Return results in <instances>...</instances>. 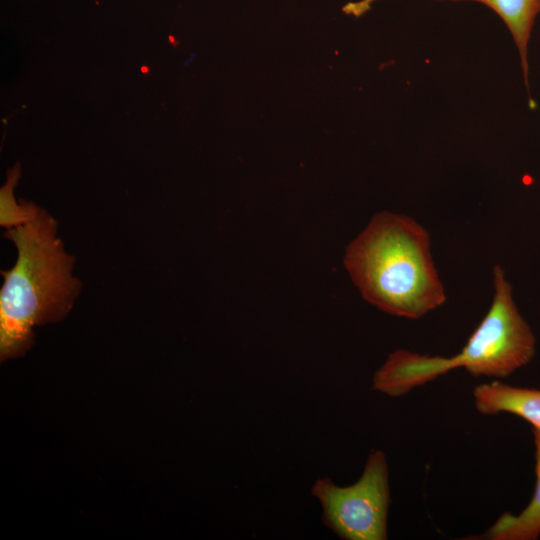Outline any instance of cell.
Wrapping results in <instances>:
<instances>
[{"label": "cell", "instance_id": "obj_5", "mask_svg": "<svg viewBox=\"0 0 540 540\" xmlns=\"http://www.w3.org/2000/svg\"><path fill=\"white\" fill-rule=\"evenodd\" d=\"M472 394L479 413H510L540 429V390L494 381L476 386Z\"/></svg>", "mask_w": 540, "mask_h": 540}, {"label": "cell", "instance_id": "obj_7", "mask_svg": "<svg viewBox=\"0 0 540 540\" xmlns=\"http://www.w3.org/2000/svg\"><path fill=\"white\" fill-rule=\"evenodd\" d=\"M475 1L491 8L504 21L518 48L523 77L528 84V43L535 18L540 13V0H439Z\"/></svg>", "mask_w": 540, "mask_h": 540}, {"label": "cell", "instance_id": "obj_3", "mask_svg": "<svg viewBox=\"0 0 540 540\" xmlns=\"http://www.w3.org/2000/svg\"><path fill=\"white\" fill-rule=\"evenodd\" d=\"M493 284L490 308L459 353L442 357L395 350L375 372L373 390L399 397L457 368L473 377L501 379L527 365L535 355L536 339L499 265L494 266Z\"/></svg>", "mask_w": 540, "mask_h": 540}, {"label": "cell", "instance_id": "obj_8", "mask_svg": "<svg viewBox=\"0 0 540 540\" xmlns=\"http://www.w3.org/2000/svg\"><path fill=\"white\" fill-rule=\"evenodd\" d=\"M20 177V167L16 165L9 170L6 183L0 190V224L8 228L25 224L31 218L33 203L23 201L18 205L13 190Z\"/></svg>", "mask_w": 540, "mask_h": 540}, {"label": "cell", "instance_id": "obj_4", "mask_svg": "<svg viewBox=\"0 0 540 540\" xmlns=\"http://www.w3.org/2000/svg\"><path fill=\"white\" fill-rule=\"evenodd\" d=\"M311 494L322 506L323 524L341 539H387L390 488L383 451H371L361 477L354 484L339 487L327 477L318 478Z\"/></svg>", "mask_w": 540, "mask_h": 540}, {"label": "cell", "instance_id": "obj_1", "mask_svg": "<svg viewBox=\"0 0 540 540\" xmlns=\"http://www.w3.org/2000/svg\"><path fill=\"white\" fill-rule=\"evenodd\" d=\"M344 266L362 297L388 314L418 319L446 301L430 236L409 216L375 214L348 245Z\"/></svg>", "mask_w": 540, "mask_h": 540}, {"label": "cell", "instance_id": "obj_6", "mask_svg": "<svg viewBox=\"0 0 540 540\" xmlns=\"http://www.w3.org/2000/svg\"><path fill=\"white\" fill-rule=\"evenodd\" d=\"M536 483L531 501L519 514L504 512L478 536L465 539L537 540L540 537V429L533 428Z\"/></svg>", "mask_w": 540, "mask_h": 540}, {"label": "cell", "instance_id": "obj_2", "mask_svg": "<svg viewBox=\"0 0 540 540\" xmlns=\"http://www.w3.org/2000/svg\"><path fill=\"white\" fill-rule=\"evenodd\" d=\"M56 234L57 221L35 204L28 222L3 234L18 255L15 265L1 272V362L22 356L33 343V327L62 320L78 296L74 258Z\"/></svg>", "mask_w": 540, "mask_h": 540}]
</instances>
